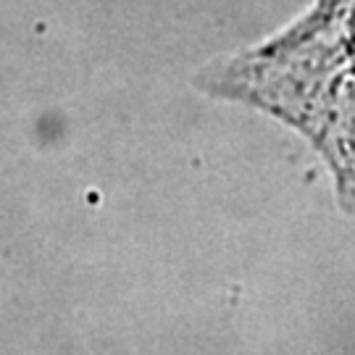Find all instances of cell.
<instances>
[{"mask_svg": "<svg viewBox=\"0 0 355 355\" xmlns=\"http://www.w3.org/2000/svg\"><path fill=\"white\" fill-rule=\"evenodd\" d=\"M242 89L308 132L355 187V0H329L279 45L255 53Z\"/></svg>", "mask_w": 355, "mask_h": 355, "instance_id": "cell-1", "label": "cell"}]
</instances>
